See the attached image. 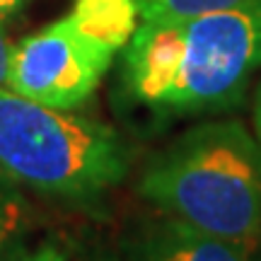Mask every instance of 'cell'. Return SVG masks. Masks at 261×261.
<instances>
[{"label":"cell","instance_id":"6da1fadb","mask_svg":"<svg viewBox=\"0 0 261 261\" xmlns=\"http://www.w3.org/2000/svg\"><path fill=\"white\" fill-rule=\"evenodd\" d=\"M261 70V0L177 19L140 22L121 51L123 107L165 119L218 114L242 102Z\"/></svg>","mask_w":261,"mask_h":261},{"label":"cell","instance_id":"7a4b0ae2","mask_svg":"<svg viewBox=\"0 0 261 261\" xmlns=\"http://www.w3.org/2000/svg\"><path fill=\"white\" fill-rule=\"evenodd\" d=\"M150 211L261 252V140L237 119L196 123L136 174Z\"/></svg>","mask_w":261,"mask_h":261},{"label":"cell","instance_id":"3957f363","mask_svg":"<svg viewBox=\"0 0 261 261\" xmlns=\"http://www.w3.org/2000/svg\"><path fill=\"white\" fill-rule=\"evenodd\" d=\"M130 165L133 148L112 126L0 87V172L19 187L90 208Z\"/></svg>","mask_w":261,"mask_h":261},{"label":"cell","instance_id":"277c9868","mask_svg":"<svg viewBox=\"0 0 261 261\" xmlns=\"http://www.w3.org/2000/svg\"><path fill=\"white\" fill-rule=\"evenodd\" d=\"M119 51L68 12L12 46L8 90L54 109L73 112L99 87Z\"/></svg>","mask_w":261,"mask_h":261},{"label":"cell","instance_id":"5b68a950","mask_svg":"<svg viewBox=\"0 0 261 261\" xmlns=\"http://www.w3.org/2000/svg\"><path fill=\"white\" fill-rule=\"evenodd\" d=\"M121 261H259V252L208 234L172 215L138 218L119 242Z\"/></svg>","mask_w":261,"mask_h":261},{"label":"cell","instance_id":"8992f818","mask_svg":"<svg viewBox=\"0 0 261 261\" xmlns=\"http://www.w3.org/2000/svg\"><path fill=\"white\" fill-rule=\"evenodd\" d=\"M37 227V211L24 187L0 172V261H19Z\"/></svg>","mask_w":261,"mask_h":261},{"label":"cell","instance_id":"52a82bcc","mask_svg":"<svg viewBox=\"0 0 261 261\" xmlns=\"http://www.w3.org/2000/svg\"><path fill=\"white\" fill-rule=\"evenodd\" d=\"M136 3L140 22H152V19L194 17L215 10H230L249 0H136Z\"/></svg>","mask_w":261,"mask_h":261},{"label":"cell","instance_id":"ba28073f","mask_svg":"<svg viewBox=\"0 0 261 261\" xmlns=\"http://www.w3.org/2000/svg\"><path fill=\"white\" fill-rule=\"evenodd\" d=\"M19 261H68V259H65V254L58 249L56 244H41V247L32 249V252L27 249Z\"/></svg>","mask_w":261,"mask_h":261},{"label":"cell","instance_id":"9c48e42d","mask_svg":"<svg viewBox=\"0 0 261 261\" xmlns=\"http://www.w3.org/2000/svg\"><path fill=\"white\" fill-rule=\"evenodd\" d=\"M3 24L5 22H0V87H8V68H10V56H12V44H10Z\"/></svg>","mask_w":261,"mask_h":261},{"label":"cell","instance_id":"30bf717a","mask_svg":"<svg viewBox=\"0 0 261 261\" xmlns=\"http://www.w3.org/2000/svg\"><path fill=\"white\" fill-rule=\"evenodd\" d=\"M27 0H0V22H8L24 8Z\"/></svg>","mask_w":261,"mask_h":261},{"label":"cell","instance_id":"8fae6325","mask_svg":"<svg viewBox=\"0 0 261 261\" xmlns=\"http://www.w3.org/2000/svg\"><path fill=\"white\" fill-rule=\"evenodd\" d=\"M252 130L254 136L261 140V83L254 92V104H252Z\"/></svg>","mask_w":261,"mask_h":261},{"label":"cell","instance_id":"7c38bea8","mask_svg":"<svg viewBox=\"0 0 261 261\" xmlns=\"http://www.w3.org/2000/svg\"><path fill=\"white\" fill-rule=\"evenodd\" d=\"M87 261H121L116 252H109V249H97L94 254H90Z\"/></svg>","mask_w":261,"mask_h":261}]
</instances>
